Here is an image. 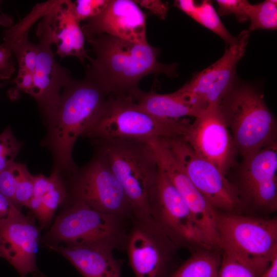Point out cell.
<instances>
[{
	"instance_id": "31",
	"label": "cell",
	"mask_w": 277,
	"mask_h": 277,
	"mask_svg": "<svg viewBox=\"0 0 277 277\" xmlns=\"http://www.w3.org/2000/svg\"><path fill=\"white\" fill-rule=\"evenodd\" d=\"M217 11L220 15L233 14L241 23L248 20L250 4L246 0H217Z\"/></svg>"
},
{
	"instance_id": "28",
	"label": "cell",
	"mask_w": 277,
	"mask_h": 277,
	"mask_svg": "<svg viewBox=\"0 0 277 277\" xmlns=\"http://www.w3.org/2000/svg\"><path fill=\"white\" fill-rule=\"evenodd\" d=\"M34 175L27 167L22 164L18 173L14 204L19 209L22 206L29 207L33 196Z\"/></svg>"
},
{
	"instance_id": "39",
	"label": "cell",
	"mask_w": 277,
	"mask_h": 277,
	"mask_svg": "<svg viewBox=\"0 0 277 277\" xmlns=\"http://www.w3.org/2000/svg\"><path fill=\"white\" fill-rule=\"evenodd\" d=\"M4 85V83H0V88Z\"/></svg>"
},
{
	"instance_id": "37",
	"label": "cell",
	"mask_w": 277,
	"mask_h": 277,
	"mask_svg": "<svg viewBox=\"0 0 277 277\" xmlns=\"http://www.w3.org/2000/svg\"><path fill=\"white\" fill-rule=\"evenodd\" d=\"M260 277H277V253H276L267 268Z\"/></svg>"
},
{
	"instance_id": "24",
	"label": "cell",
	"mask_w": 277,
	"mask_h": 277,
	"mask_svg": "<svg viewBox=\"0 0 277 277\" xmlns=\"http://www.w3.org/2000/svg\"><path fill=\"white\" fill-rule=\"evenodd\" d=\"M189 16L219 35L225 42L226 46L235 41L236 36H232L226 28L210 1L204 0L199 5H196Z\"/></svg>"
},
{
	"instance_id": "16",
	"label": "cell",
	"mask_w": 277,
	"mask_h": 277,
	"mask_svg": "<svg viewBox=\"0 0 277 277\" xmlns=\"http://www.w3.org/2000/svg\"><path fill=\"white\" fill-rule=\"evenodd\" d=\"M40 230L33 219L14 206L0 220V257L7 260L21 277L32 273L44 277L37 269L36 255Z\"/></svg>"
},
{
	"instance_id": "7",
	"label": "cell",
	"mask_w": 277,
	"mask_h": 277,
	"mask_svg": "<svg viewBox=\"0 0 277 277\" xmlns=\"http://www.w3.org/2000/svg\"><path fill=\"white\" fill-rule=\"evenodd\" d=\"M124 219L99 212L84 203L72 205L56 219L45 236L46 245H98L113 249L126 235Z\"/></svg>"
},
{
	"instance_id": "18",
	"label": "cell",
	"mask_w": 277,
	"mask_h": 277,
	"mask_svg": "<svg viewBox=\"0 0 277 277\" xmlns=\"http://www.w3.org/2000/svg\"><path fill=\"white\" fill-rule=\"evenodd\" d=\"M146 15L131 0H108L103 10L82 27L85 39L106 34L130 42L148 44Z\"/></svg>"
},
{
	"instance_id": "3",
	"label": "cell",
	"mask_w": 277,
	"mask_h": 277,
	"mask_svg": "<svg viewBox=\"0 0 277 277\" xmlns=\"http://www.w3.org/2000/svg\"><path fill=\"white\" fill-rule=\"evenodd\" d=\"M93 142L95 154L106 163L123 187L136 221L155 223L150 203L159 169L149 144L114 138L94 139Z\"/></svg>"
},
{
	"instance_id": "36",
	"label": "cell",
	"mask_w": 277,
	"mask_h": 277,
	"mask_svg": "<svg viewBox=\"0 0 277 277\" xmlns=\"http://www.w3.org/2000/svg\"><path fill=\"white\" fill-rule=\"evenodd\" d=\"M14 206H16L0 192V220L7 217Z\"/></svg>"
},
{
	"instance_id": "6",
	"label": "cell",
	"mask_w": 277,
	"mask_h": 277,
	"mask_svg": "<svg viewBox=\"0 0 277 277\" xmlns=\"http://www.w3.org/2000/svg\"><path fill=\"white\" fill-rule=\"evenodd\" d=\"M219 106L243 157L276 142L275 118L253 87L235 83Z\"/></svg>"
},
{
	"instance_id": "25",
	"label": "cell",
	"mask_w": 277,
	"mask_h": 277,
	"mask_svg": "<svg viewBox=\"0 0 277 277\" xmlns=\"http://www.w3.org/2000/svg\"><path fill=\"white\" fill-rule=\"evenodd\" d=\"M277 1L266 0L250 6L248 19L249 32L258 29L276 30L277 28Z\"/></svg>"
},
{
	"instance_id": "20",
	"label": "cell",
	"mask_w": 277,
	"mask_h": 277,
	"mask_svg": "<svg viewBox=\"0 0 277 277\" xmlns=\"http://www.w3.org/2000/svg\"><path fill=\"white\" fill-rule=\"evenodd\" d=\"M66 258L83 277H122L114 249L103 246L46 245Z\"/></svg>"
},
{
	"instance_id": "26",
	"label": "cell",
	"mask_w": 277,
	"mask_h": 277,
	"mask_svg": "<svg viewBox=\"0 0 277 277\" xmlns=\"http://www.w3.org/2000/svg\"><path fill=\"white\" fill-rule=\"evenodd\" d=\"M67 196L66 188L62 182L39 197L41 198V204L34 214L42 228L49 225L57 207Z\"/></svg>"
},
{
	"instance_id": "30",
	"label": "cell",
	"mask_w": 277,
	"mask_h": 277,
	"mask_svg": "<svg viewBox=\"0 0 277 277\" xmlns=\"http://www.w3.org/2000/svg\"><path fill=\"white\" fill-rule=\"evenodd\" d=\"M21 165L14 162L0 173V192L13 204Z\"/></svg>"
},
{
	"instance_id": "34",
	"label": "cell",
	"mask_w": 277,
	"mask_h": 277,
	"mask_svg": "<svg viewBox=\"0 0 277 277\" xmlns=\"http://www.w3.org/2000/svg\"><path fill=\"white\" fill-rule=\"evenodd\" d=\"M13 53L10 48L5 43L0 45V78L8 80L15 71Z\"/></svg>"
},
{
	"instance_id": "13",
	"label": "cell",
	"mask_w": 277,
	"mask_h": 277,
	"mask_svg": "<svg viewBox=\"0 0 277 277\" xmlns=\"http://www.w3.org/2000/svg\"><path fill=\"white\" fill-rule=\"evenodd\" d=\"M129 263L135 277H166L176 246L155 223L136 222L126 236Z\"/></svg>"
},
{
	"instance_id": "2",
	"label": "cell",
	"mask_w": 277,
	"mask_h": 277,
	"mask_svg": "<svg viewBox=\"0 0 277 277\" xmlns=\"http://www.w3.org/2000/svg\"><path fill=\"white\" fill-rule=\"evenodd\" d=\"M95 54L86 68V76L109 94L131 98L140 90L144 77L162 73L176 75V64L157 60L159 49L148 44L130 42L106 34L86 38Z\"/></svg>"
},
{
	"instance_id": "14",
	"label": "cell",
	"mask_w": 277,
	"mask_h": 277,
	"mask_svg": "<svg viewBox=\"0 0 277 277\" xmlns=\"http://www.w3.org/2000/svg\"><path fill=\"white\" fill-rule=\"evenodd\" d=\"M183 139L225 175L234 166L237 152L219 105L207 108L195 117Z\"/></svg>"
},
{
	"instance_id": "38",
	"label": "cell",
	"mask_w": 277,
	"mask_h": 277,
	"mask_svg": "<svg viewBox=\"0 0 277 277\" xmlns=\"http://www.w3.org/2000/svg\"><path fill=\"white\" fill-rule=\"evenodd\" d=\"M0 1V6L1 4ZM13 21L10 16L4 13L0 9V25L9 28L12 25Z\"/></svg>"
},
{
	"instance_id": "4",
	"label": "cell",
	"mask_w": 277,
	"mask_h": 277,
	"mask_svg": "<svg viewBox=\"0 0 277 277\" xmlns=\"http://www.w3.org/2000/svg\"><path fill=\"white\" fill-rule=\"evenodd\" d=\"M186 118L165 120L151 114L128 96L111 95L102 113L82 136L139 141L183 138L190 125Z\"/></svg>"
},
{
	"instance_id": "35",
	"label": "cell",
	"mask_w": 277,
	"mask_h": 277,
	"mask_svg": "<svg viewBox=\"0 0 277 277\" xmlns=\"http://www.w3.org/2000/svg\"><path fill=\"white\" fill-rule=\"evenodd\" d=\"M138 5L148 10L161 19H165L169 10L167 4L159 0H136Z\"/></svg>"
},
{
	"instance_id": "19",
	"label": "cell",
	"mask_w": 277,
	"mask_h": 277,
	"mask_svg": "<svg viewBox=\"0 0 277 277\" xmlns=\"http://www.w3.org/2000/svg\"><path fill=\"white\" fill-rule=\"evenodd\" d=\"M52 30L56 54L61 57L74 56L85 64L90 59L85 48L84 34L76 19L73 3L69 0H54L47 13Z\"/></svg>"
},
{
	"instance_id": "29",
	"label": "cell",
	"mask_w": 277,
	"mask_h": 277,
	"mask_svg": "<svg viewBox=\"0 0 277 277\" xmlns=\"http://www.w3.org/2000/svg\"><path fill=\"white\" fill-rule=\"evenodd\" d=\"M217 277H258L248 267L222 251V260Z\"/></svg>"
},
{
	"instance_id": "5",
	"label": "cell",
	"mask_w": 277,
	"mask_h": 277,
	"mask_svg": "<svg viewBox=\"0 0 277 277\" xmlns=\"http://www.w3.org/2000/svg\"><path fill=\"white\" fill-rule=\"evenodd\" d=\"M219 248L248 267L258 277L277 253V219L216 210Z\"/></svg>"
},
{
	"instance_id": "12",
	"label": "cell",
	"mask_w": 277,
	"mask_h": 277,
	"mask_svg": "<svg viewBox=\"0 0 277 277\" xmlns=\"http://www.w3.org/2000/svg\"><path fill=\"white\" fill-rule=\"evenodd\" d=\"M235 186L242 208L272 213L277 210V143L243 157Z\"/></svg>"
},
{
	"instance_id": "9",
	"label": "cell",
	"mask_w": 277,
	"mask_h": 277,
	"mask_svg": "<svg viewBox=\"0 0 277 277\" xmlns=\"http://www.w3.org/2000/svg\"><path fill=\"white\" fill-rule=\"evenodd\" d=\"M202 195L218 211L240 213L242 206L236 189L219 169L198 155L181 137L159 138Z\"/></svg>"
},
{
	"instance_id": "32",
	"label": "cell",
	"mask_w": 277,
	"mask_h": 277,
	"mask_svg": "<svg viewBox=\"0 0 277 277\" xmlns=\"http://www.w3.org/2000/svg\"><path fill=\"white\" fill-rule=\"evenodd\" d=\"M108 0H77L73 3L74 12L79 22L98 15L104 8Z\"/></svg>"
},
{
	"instance_id": "33",
	"label": "cell",
	"mask_w": 277,
	"mask_h": 277,
	"mask_svg": "<svg viewBox=\"0 0 277 277\" xmlns=\"http://www.w3.org/2000/svg\"><path fill=\"white\" fill-rule=\"evenodd\" d=\"M12 83L15 86L8 92L10 98H16L21 91L29 94L33 85V74L28 70L18 69Z\"/></svg>"
},
{
	"instance_id": "8",
	"label": "cell",
	"mask_w": 277,
	"mask_h": 277,
	"mask_svg": "<svg viewBox=\"0 0 277 277\" xmlns=\"http://www.w3.org/2000/svg\"><path fill=\"white\" fill-rule=\"evenodd\" d=\"M71 176L73 201H79L99 212L124 220L133 217L125 191L106 163L97 154Z\"/></svg>"
},
{
	"instance_id": "1",
	"label": "cell",
	"mask_w": 277,
	"mask_h": 277,
	"mask_svg": "<svg viewBox=\"0 0 277 277\" xmlns=\"http://www.w3.org/2000/svg\"><path fill=\"white\" fill-rule=\"evenodd\" d=\"M111 94L88 77H73L64 86L53 106L43 114L47 127L43 145L51 152L54 170L71 173L74 144L106 108Z\"/></svg>"
},
{
	"instance_id": "23",
	"label": "cell",
	"mask_w": 277,
	"mask_h": 277,
	"mask_svg": "<svg viewBox=\"0 0 277 277\" xmlns=\"http://www.w3.org/2000/svg\"><path fill=\"white\" fill-rule=\"evenodd\" d=\"M221 260V249L200 248L166 277H217Z\"/></svg>"
},
{
	"instance_id": "15",
	"label": "cell",
	"mask_w": 277,
	"mask_h": 277,
	"mask_svg": "<svg viewBox=\"0 0 277 277\" xmlns=\"http://www.w3.org/2000/svg\"><path fill=\"white\" fill-rule=\"evenodd\" d=\"M159 169L179 192L189 209L207 245L220 249L214 207L193 185L159 138L147 141Z\"/></svg>"
},
{
	"instance_id": "11",
	"label": "cell",
	"mask_w": 277,
	"mask_h": 277,
	"mask_svg": "<svg viewBox=\"0 0 277 277\" xmlns=\"http://www.w3.org/2000/svg\"><path fill=\"white\" fill-rule=\"evenodd\" d=\"M150 207L156 224L176 246L193 251L211 248L206 244L182 197L160 169Z\"/></svg>"
},
{
	"instance_id": "17",
	"label": "cell",
	"mask_w": 277,
	"mask_h": 277,
	"mask_svg": "<svg viewBox=\"0 0 277 277\" xmlns=\"http://www.w3.org/2000/svg\"><path fill=\"white\" fill-rule=\"evenodd\" d=\"M47 13L37 26L38 42L33 73V85L29 93L43 114L53 106L64 86L73 78L70 72L55 60L52 50L53 42Z\"/></svg>"
},
{
	"instance_id": "10",
	"label": "cell",
	"mask_w": 277,
	"mask_h": 277,
	"mask_svg": "<svg viewBox=\"0 0 277 277\" xmlns=\"http://www.w3.org/2000/svg\"><path fill=\"white\" fill-rule=\"evenodd\" d=\"M249 37L248 30L241 31L219 60L195 73L177 91L202 111L219 105L235 84L236 66L245 53Z\"/></svg>"
},
{
	"instance_id": "22",
	"label": "cell",
	"mask_w": 277,
	"mask_h": 277,
	"mask_svg": "<svg viewBox=\"0 0 277 277\" xmlns=\"http://www.w3.org/2000/svg\"><path fill=\"white\" fill-rule=\"evenodd\" d=\"M132 100L145 110L162 119L178 120L187 116L195 118L202 112L177 90L171 93L160 94L153 90L145 92L140 89Z\"/></svg>"
},
{
	"instance_id": "21",
	"label": "cell",
	"mask_w": 277,
	"mask_h": 277,
	"mask_svg": "<svg viewBox=\"0 0 277 277\" xmlns=\"http://www.w3.org/2000/svg\"><path fill=\"white\" fill-rule=\"evenodd\" d=\"M54 1H47L36 4L24 18L4 32L3 42L14 54L19 70H28L33 73L37 46L29 41V32L32 25L48 12Z\"/></svg>"
},
{
	"instance_id": "27",
	"label": "cell",
	"mask_w": 277,
	"mask_h": 277,
	"mask_svg": "<svg viewBox=\"0 0 277 277\" xmlns=\"http://www.w3.org/2000/svg\"><path fill=\"white\" fill-rule=\"evenodd\" d=\"M23 143L14 135L11 127L0 134V173L14 162Z\"/></svg>"
}]
</instances>
